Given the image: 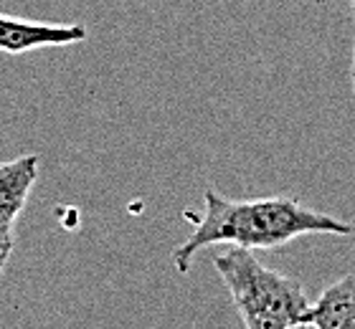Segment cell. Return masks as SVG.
Masks as SVG:
<instances>
[{
	"label": "cell",
	"mask_w": 355,
	"mask_h": 329,
	"mask_svg": "<svg viewBox=\"0 0 355 329\" xmlns=\"http://www.w3.org/2000/svg\"><path fill=\"white\" fill-rule=\"evenodd\" d=\"M38 180V154H23L0 165V226L13 228Z\"/></svg>",
	"instance_id": "obj_4"
},
{
	"label": "cell",
	"mask_w": 355,
	"mask_h": 329,
	"mask_svg": "<svg viewBox=\"0 0 355 329\" xmlns=\"http://www.w3.org/2000/svg\"><path fill=\"white\" fill-rule=\"evenodd\" d=\"M214 266L246 329L304 327V314L312 304L297 278L266 269L246 249L223 251L214 256Z\"/></svg>",
	"instance_id": "obj_2"
},
{
	"label": "cell",
	"mask_w": 355,
	"mask_h": 329,
	"mask_svg": "<svg viewBox=\"0 0 355 329\" xmlns=\"http://www.w3.org/2000/svg\"><path fill=\"white\" fill-rule=\"evenodd\" d=\"M304 327L355 329V274L333 281L312 301L304 314Z\"/></svg>",
	"instance_id": "obj_5"
},
{
	"label": "cell",
	"mask_w": 355,
	"mask_h": 329,
	"mask_svg": "<svg viewBox=\"0 0 355 329\" xmlns=\"http://www.w3.org/2000/svg\"><path fill=\"white\" fill-rule=\"evenodd\" d=\"M8 258H10V254H0V274H3V269H6Z\"/></svg>",
	"instance_id": "obj_7"
},
{
	"label": "cell",
	"mask_w": 355,
	"mask_h": 329,
	"mask_svg": "<svg viewBox=\"0 0 355 329\" xmlns=\"http://www.w3.org/2000/svg\"><path fill=\"white\" fill-rule=\"evenodd\" d=\"M89 38L82 23H38L0 13V51L8 56L38 51V48H61L82 44Z\"/></svg>",
	"instance_id": "obj_3"
},
{
	"label": "cell",
	"mask_w": 355,
	"mask_h": 329,
	"mask_svg": "<svg viewBox=\"0 0 355 329\" xmlns=\"http://www.w3.org/2000/svg\"><path fill=\"white\" fill-rule=\"evenodd\" d=\"M350 8H353V21H355V0H350ZM350 89H353V96H355V36H353V59H350Z\"/></svg>",
	"instance_id": "obj_6"
},
{
	"label": "cell",
	"mask_w": 355,
	"mask_h": 329,
	"mask_svg": "<svg viewBox=\"0 0 355 329\" xmlns=\"http://www.w3.org/2000/svg\"><path fill=\"white\" fill-rule=\"evenodd\" d=\"M203 215H188L196 223L193 233L173 251L178 274H188L191 261L198 251L208 246H231V249H279L295 238L315 233L350 235L353 226L327 213L304 208L297 197L266 195V197H226L214 188L203 193Z\"/></svg>",
	"instance_id": "obj_1"
}]
</instances>
